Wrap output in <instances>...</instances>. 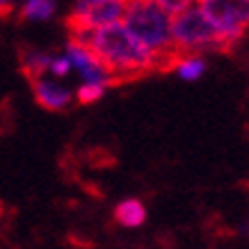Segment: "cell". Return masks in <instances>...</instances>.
<instances>
[{"mask_svg":"<svg viewBox=\"0 0 249 249\" xmlns=\"http://www.w3.org/2000/svg\"><path fill=\"white\" fill-rule=\"evenodd\" d=\"M69 39L83 44L106 67L117 85L133 83L153 71H162L151 51L140 44L121 23L106 25L98 30H73Z\"/></svg>","mask_w":249,"mask_h":249,"instance_id":"1","label":"cell"},{"mask_svg":"<svg viewBox=\"0 0 249 249\" xmlns=\"http://www.w3.org/2000/svg\"><path fill=\"white\" fill-rule=\"evenodd\" d=\"M121 25L151 51L162 71H172L178 60L172 44V16L156 0H126Z\"/></svg>","mask_w":249,"mask_h":249,"instance_id":"2","label":"cell"},{"mask_svg":"<svg viewBox=\"0 0 249 249\" xmlns=\"http://www.w3.org/2000/svg\"><path fill=\"white\" fill-rule=\"evenodd\" d=\"M172 44L176 57H188V55L204 57L206 53H229L231 51L196 5L172 16Z\"/></svg>","mask_w":249,"mask_h":249,"instance_id":"3","label":"cell"},{"mask_svg":"<svg viewBox=\"0 0 249 249\" xmlns=\"http://www.w3.org/2000/svg\"><path fill=\"white\" fill-rule=\"evenodd\" d=\"M195 5L211 21L229 48H233L249 30V0H196Z\"/></svg>","mask_w":249,"mask_h":249,"instance_id":"4","label":"cell"},{"mask_svg":"<svg viewBox=\"0 0 249 249\" xmlns=\"http://www.w3.org/2000/svg\"><path fill=\"white\" fill-rule=\"evenodd\" d=\"M126 0H76L67 18L69 32L73 30H98L106 25L121 23Z\"/></svg>","mask_w":249,"mask_h":249,"instance_id":"5","label":"cell"},{"mask_svg":"<svg viewBox=\"0 0 249 249\" xmlns=\"http://www.w3.org/2000/svg\"><path fill=\"white\" fill-rule=\"evenodd\" d=\"M67 57L71 60V67L76 69L78 73H80V78H83V83H91V85H103V87H114V78L110 76L106 71V67L101 64V62L94 57V55L85 48L83 44H78V41H73V39H69L67 41Z\"/></svg>","mask_w":249,"mask_h":249,"instance_id":"6","label":"cell"},{"mask_svg":"<svg viewBox=\"0 0 249 249\" xmlns=\"http://www.w3.org/2000/svg\"><path fill=\"white\" fill-rule=\"evenodd\" d=\"M32 85V94L37 98V103L44 110H51V112H62V110H67L71 103H73V91L67 89V87H62L57 85L55 80L51 78H35L30 80Z\"/></svg>","mask_w":249,"mask_h":249,"instance_id":"7","label":"cell"},{"mask_svg":"<svg viewBox=\"0 0 249 249\" xmlns=\"http://www.w3.org/2000/svg\"><path fill=\"white\" fill-rule=\"evenodd\" d=\"M114 219L119 222L121 227L137 229L142 227L144 219H146V208H144V204L140 199H124L114 208Z\"/></svg>","mask_w":249,"mask_h":249,"instance_id":"8","label":"cell"},{"mask_svg":"<svg viewBox=\"0 0 249 249\" xmlns=\"http://www.w3.org/2000/svg\"><path fill=\"white\" fill-rule=\"evenodd\" d=\"M53 55L44 53V51H21V71L28 80L35 78H44L48 73Z\"/></svg>","mask_w":249,"mask_h":249,"instance_id":"9","label":"cell"},{"mask_svg":"<svg viewBox=\"0 0 249 249\" xmlns=\"http://www.w3.org/2000/svg\"><path fill=\"white\" fill-rule=\"evenodd\" d=\"M55 14V0H25L18 9L21 21H48Z\"/></svg>","mask_w":249,"mask_h":249,"instance_id":"10","label":"cell"},{"mask_svg":"<svg viewBox=\"0 0 249 249\" xmlns=\"http://www.w3.org/2000/svg\"><path fill=\"white\" fill-rule=\"evenodd\" d=\"M174 71L178 73V78L183 80H199V78L204 76L206 71V60L204 57H199V55H188V57H178L176 64H174Z\"/></svg>","mask_w":249,"mask_h":249,"instance_id":"11","label":"cell"},{"mask_svg":"<svg viewBox=\"0 0 249 249\" xmlns=\"http://www.w3.org/2000/svg\"><path fill=\"white\" fill-rule=\"evenodd\" d=\"M103 94H106V87H103V85L83 83L76 89V94H73V96H76V101L80 103V106H91V103L101 101V98H103Z\"/></svg>","mask_w":249,"mask_h":249,"instance_id":"12","label":"cell"},{"mask_svg":"<svg viewBox=\"0 0 249 249\" xmlns=\"http://www.w3.org/2000/svg\"><path fill=\"white\" fill-rule=\"evenodd\" d=\"M71 69H73V67H71V60L62 53V55H53L51 67H48V73H51V76H55V78H64Z\"/></svg>","mask_w":249,"mask_h":249,"instance_id":"13","label":"cell"},{"mask_svg":"<svg viewBox=\"0 0 249 249\" xmlns=\"http://www.w3.org/2000/svg\"><path fill=\"white\" fill-rule=\"evenodd\" d=\"M160 7L165 9L169 16H176V14H181L183 9H188V7H192L196 0H156Z\"/></svg>","mask_w":249,"mask_h":249,"instance_id":"14","label":"cell"},{"mask_svg":"<svg viewBox=\"0 0 249 249\" xmlns=\"http://www.w3.org/2000/svg\"><path fill=\"white\" fill-rule=\"evenodd\" d=\"M12 2H14V0H0V16H5L2 12H9V9H12Z\"/></svg>","mask_w":249,"mask_h":249,"instance_id":"15","label":"cell"}]
</instances>
